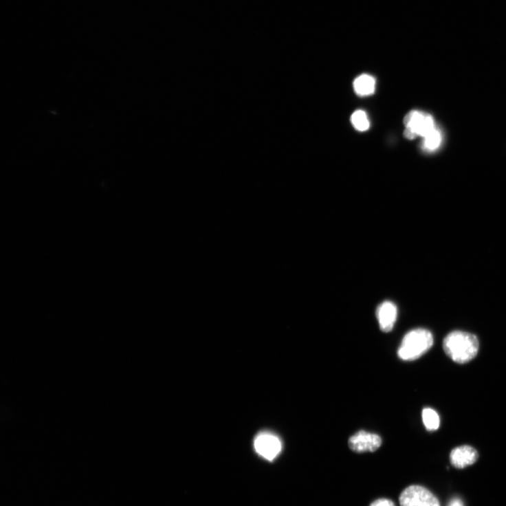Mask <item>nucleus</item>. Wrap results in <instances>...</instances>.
<instances>
[{"label": "nucleus", "mask_w": 506, "mask_h": 506, "mask_svg": "<svg viewBox=\"0 0 506 506\" xmlns=\"http://www.w3.org/2000/svg\"><path fill=\"white\" fill-rule=\"evenodd\" d=\"M446 354L458 364H465L476 357L479 351L478 338L470 333L456 331L443 342Z\"/></svg>", "instance_id": "nucleus-1"}, {"label": "nucleus", "mask_w": 506, "mask_h": 506, "mask_svg": "<svg viewBox=\"0 0 506 506\" xmlns=\"http://www.w3.org/2000/svg\"><path fill=\"white\" fill-rule=\"evenodd\" d=\"M433 342V336L428 330L417 329L410 331L402 340L398 356L404 361L418 360L430 349Z\"/></svg>", "instance_id": "nucleus-2"}, {"label": "nucleus", "mask_w": 506, "mask_h": 506, "mask_svg": "<svg viewBox=\"0 0 506 506\" xmlns=\"http://www.w3.org/2000/svg\"><path fill=\"white\" fill-rule=\"evenodd\" d=\"M404 123L406 126L404 137L410 140L418 136L425 138L436 129L433 117L419 111L408 113L404 118Z\"/></svg>", "instance_id": "nucleus-3"}, {"label": "nucleus", "mask_w": 506, "mask_h": 506, "mask_svg": "<svg viewBox=\"0 0 506 506\" xmlns=\"http://www.w3.org/2000/svg\"><path fill=\"white\" fill-rule=\"evenodd\" d=\"M399 503L400 506H441L431 492L419 485L406 488L399 496Z\"/></svg>", "instance_id": "nucleus-4"}, {"label": "nucleus", "mask_w": 506, "mask_h": 506, "mask_svg": "<svg viewBox=\"0 0 506 506\" xmlns=\"http://www.w3.org/2000/svg\"><path fill=\"white\" fill-rule=\"evenodd\" d=\"M254 448L261 456L272 461L280 454L282 443L276 434L262 432L254 440Z\"/></svg>", "instance_id": "nucleus-5"}, {"label": "nucleus", "mask_w": 506, "mask_h": 506, "mask_svg": "<svg viewBox=\"0 0 506 506\" xmlns=\"http://www.w3.org/2000/svg\"><path fill=\"white\" fill-rule=\"evenodd\" d=\"M348 444L356 453L374 452L381 448L382 439L376 434L361 430L350 438Z\"/></svg>", "instance_id": "nucleus-6"}, {"label": "nucleus", "mask_w": 506, "mask_h": 506, "mask_svg": "<svg viewBox=\"0 0 506 506\" xmlns=\"http://www.w3.org/2000/svg\"><path fill=\"white\" fill-rule=\"evenodd\" d=\"M376 314L382 331L386 333L391 331L397 318V308L395 303L390 301L384 302L378 306Z\"/></svg>", "instance_id": "nucleus-7"}, {"label": "nucleus", "mask_w": 506, "mask_h": 506, "mask_svg": "<svg viewBox=\"0 0 506 506\" xmlns=\"http://www.w3.org/2000/svg\"><path fill=\"white\" fill-rule=\"evenodd\" d=\"M478 459V453L476 450L468 446L455 448L450 454L452 464L460 469L474 464Z\"/></svg>", "instance_id": "nucleus-8"}, {"label": "nucleus", "mask_w": 506, "mask_h": 506, "mask_svg": "<svg viewBox=\"0 0 506 506\" xmlns=\"http://www.w3.org/2000/svg\"><path fill=\"white\" fill-rule=\"evenodd\" d=\"M354 87L360 96H368L375 91V80L372 76L364 74L355 80Z\"/></svg>", "instance_id": "nucleus-9"}, {"label": "nucleus", "mask_w": 506, "mask_h": 506, "mask_svg": "<svg viewBox=\"0 0 506 506\" xmlns=\"http://www.w3.org/2000/svg\"><path fill=\"white\" fill-rule=\"evenodd\" d=\"M423 422L429 431L437 430L440 426V418L434 410L430 408H426L423 410L422 413Z\"/></svg>", "instance_id": "nucleus-10"}, {"label": "nucleus", "mask_w": 506, "mask_h": 506, "mask_svg": "<svg viewBox=\"0 0 506 506\" xmlns=\"http://www.w3.org/2000/svg\"><path fill=\"white\" fill-rule=\"evenodd\" d=\"M351 121L355 128L359 131H366L369 129L370 122L366 113L363 111H355L351 117Z\"/></svg>", "instance_id": "nucleus-11"}, {"label": "nucleus", "mask_w": 506, "mask_h": 506, "mask_svg": "<svg viewBox=\"0 0 506 506\" xmlns=\"http://www.w3.org/2000/svg\"><path fill=\"white\" fill-rule=\"evenodd\" d=\"M441 142V135L439 131L436 128L424 138L423 146L427 151H432L439 148Z\"/></svg>", "instance_id": "nucleus-12"}, {"label": "nucleus", "mask_w": 506, "mask_h": 506, "mask_svg": "<svg viewBox=\"0 0 506 506\" xmlns=\"http://www.w3.org/2000/svg\"><path fill=\"white\" fill-rule=\"evenodd\" d=\"M370 506H395V503L388 498H379L374 500Z\"/></svg>", "instance_id": "nucleus-13"}, {"label": "nucleus", "mask_w": 506, "mask_h": 506, "mask_svg": "<svg viewBox=\"0 0 506 506\" xmlns=\"http://www.w3.org/2000/svg\"><path fill=\"white\" fill-rule=\"evenodd\" d=\"M448 506H464L463 502L459 498H454L450 502Z\"/></svg>", "instance_id": "nucleus-14"}]
</instances>
